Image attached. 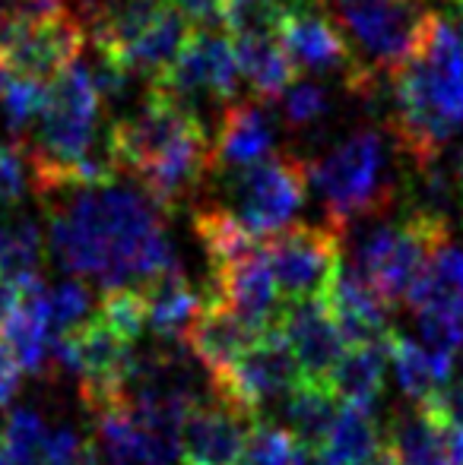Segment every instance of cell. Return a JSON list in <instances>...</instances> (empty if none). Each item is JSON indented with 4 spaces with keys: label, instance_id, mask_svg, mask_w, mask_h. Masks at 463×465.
Listing matches in <instances>:
<instances>
[{
    "label": "cell",
    "instance_id": "1",
    "mask_svg": "<svg viewBox=\"0 0 463 465\" xmlns=\"http://www.w3.org/2000/svg\"><path fill=\"white\" fill-rule=\"evenodd\" d=\"M48 244L55 260L76 279L102 288H143L178 266L162 209L143 190L106 184L45 196Z\"/></svg>",
    "mask_w": 463,
    "mask_h": 465
},
{
    "label": "cell",
    "instance_id": "2",
    "mask_svg": "<svg viewBox=\"0 0 463 465\" xmlns=\"http://www.w3.org/2000/svg\"><path fill=\"white\" fill-rule=\"evenodd\" d=\"M108 146L121 172L127 168L162 213H172L213 174V143L200 111L156 86L134 114L108 130Z\"/></svg>",
    "mask_w": 463,
    "mask_h": 465
},
{
    "label": "cell",
    "instance_id": "3",
    "mask_svg": "<svg viewBox=\"0 0 463 465\" xmlns=\"http://www.w3.org/2000/svg\"><path fill=\"white\" fill-rule=\"evenodd\" d=\"M394 83L397 149L409 168L435 165L445 146L463 127V42L451 23L428 13L413 54L390 74Z\"/></svg>",
    "mask_w": 463,
    "mask_h": 465
},
{
    "label": "cell",
    "instance_id": "4",
    "mask_svg": "<svg viewBox=\"0 0 463 465\" xmlns=\"http://www.w3.org/2000/svg\"><path fill=\"white\" fill-rule=\"evenodd\" d=\"M194 23L168 0H106L93 16L99 64L156 83L191 38Z\"/></svg>",
    "mask_w": 463,
    "mask_h": 465
},
{
    "label": "cell",
    "instance_id": "5",
    "mask_svg": "<svg viewBox=\"0 0 463 465\" xmlns=\"http://www.w3.org/2000/svg\"><path fill=\"white\" fill-rule=\"evenodd\" d=\"M83 23L64 0H0V70L10 80L51 83L80 64Z\"/></svg>",
    "mask_w": 463,
    "mask_h": 465
},
{
    "label": "cell",
    "instance_id": "6",
    "mask_svg": "<svg viewBox=\"0 0 463 465\" xmlns=\"http://www.w3.org/2000/svg\"><path fill=\"white\" fill-rule=\"evenodd\" d=\"M315 193L321 196L327 225L347 234L352 222L384 219L397 196L388 172V143L377 130H356L327 155L308 165Z\"/></svg>",
    "mask_w": 463,
    "mask_h": 465
},
{
    "label": "cell",
    "instance_id": "7",
    "mask_svg": "<svg viewBox=\"0 0 463 465\" xmlns=\"http://www.w3.org/2000/svg\"><path fill=\"white\" fill-rule=\"evenodd\" d=\"M448 219L422 209H407L400 222H377L356 244V266L368 288L394 307L409 298L428 260L448 244Z\"/></svg>",
    "mask_w": 463,
    "mask_h": 465
},
{
    "label": "cell",
    "instance_id": "8",
    "mask_svg": "<svg viewBox=\"0 0 463 465\" xmlns=\"http://www.w3.org/2000/svg\"><path fill=\"white\" fill-rule=\"evenodd\" d=\"M308 162L273 153L267 162L226 174L223 209H229L257 241H267L296 225L308 200Z\"/></svg>",
    "mask_w": 463,
    "mask_h": 465
},
{
    "label": "cell",
    "instance_id": "9",
    "mask_svg": "<svg viewBox=\"0 0 463 465\" xmlns=\"http://www.w3.org/2000/svg\"><path fill=\"white\" fill-rule=\"evenodd\" d=\"M267 266L283 304L327 301L343 272V232L334 225H292L264 241Z\"/></svg>",
    "mask_w": 463,
    "mask_h": 465
},
{
    "label": "cell",
    "instance_id": "10",
    "mask_svg": "<svg viewBox=\"0 0 463 465\" xmlns=\"http://www.w3.org/2000/svg\"><path fill=\"white\" fill-rule=\"evenodd\" d=\"M277 38L292 57L296 70L308 74H340L352 95H371L377 89V74L356 54L337 19L315 10L311 4L292 6L277 25Z\"/></svg>",
    "mask_w": 463,
    "mask_h": 465
},
{
    "label": "cell",
    "instance_id": "11",
    "mask_svg": "<svg viewBox=\"0 0 463 465\" xmlns=\"http://www.w3.org/2000/svg\"><path fill=\"white\" fill-rule=\"evenodd\" d=\"M298 383L302 373L279 330H270L241 361L210 380L213 396L251 421H260V411L277 399H286Z\"/></svg>",
    "mask_w": 463,
    "mask_h": 465
},
{
    "label": "cell",
    "instance_id": "12",
    "mask_svg": "<svg viewBox=\"0 0 463 465\" xmlns=\"http://www.w3.org/2000/svg\"><path fill=\"white\" fill-rule=\"evenodd\" d=\"M426 19L428 10L422 0H362L343 4L340 10V25L352 32L362 48V61L375 74H394L413 54Z\"/></svg>",
    "mask_w": 463,
    "mask_h": 465
},
{
    "label": "cell",
    "instance_id": "13",
    "mask_svg": "<svg viewBox=\"0 0 463 465\" xmlns=\"http://www.w3.org/2000/svg\"><path fill=\"white\" fill-rule=\"evenodd\" d=\"M241 83V67L235 45L226 32H213L206 25H194L191 38L185 42L175 64L149 86L191 102L197 95H210L216 102H235Z\"/></svg>",
    "mask_w": 463,
    "mask_h": 465
},
{
    "label": "cell",
    "instance_id": "14",
    "mask_svg": "<svg viewBox=\"0 0 463 465\" xmlns=\"http://www.w3.org/2000/svg\"><path fill=\"white\" fill-rule=\"evenodd\" d=\"M407 301L428 349L458 355L463 345V247L448 241L428 260Z\"/></svg>",
    "mask_w": 463,
    "mask_h": 465
},
{
    "label": "cell",
    "instance_id": "15",
    "mask_svg": "<svg viewBox=\"0 0 463 465\" xmlns=\"http://www.w3.org/2000/svg\"><path fill=\"white\" fill-rule=\"evenodd\" d=\"M277 330L283 332L302 380L330 386L343 355H347L349 342H347V336H343L340 323L334 320V313H330L327 301L283 304Z\"/></svg>",
    "mask_w": 463,
    "mask_h": 465
},
{
    "label": "cell",
    "instance_id": "16",
    "mask_svg": "<svg viewBox=\"0 0 463 465\" xmlns=\"http://www.w3.org/2000/svg\"><path fill=\"white\" fill-rule=\"evenodd\" d=\"M264 336L267 332H260L257 326L241 320L213 292H204V304H200V313L194 317L191 330H187L185 345L194 361L200 368H206L213 380L229 371L235 361H241Z\"/></svg>",
    "mask_w": 463,
    "mask_h": 465
},
{
    "label": "cell",
    "instance_id": "17",
    "mask_svg": "<svg viewBox=\"0 0 463 465\" xmlns=\"http://www.w3.org/2000/svg\"><path fill=\"white\" fill-rule=\"evenodd\" d=\"M388 450L403 465H463V428L432 405H416L390 418Z\"/></svg>",
    "mask_w": 463,
    "mask_h": 465
},
{
    "label": "cell",
    "instance_id": "18",
    "mask_svg": "<svg viewBox=\"0 0 463 465\" xmlns=\"http://www.w3.org/2000/svg\"><path fill=\"white\" fill-rule=\"evenodd\" d=\"M251 418L219 402L216 396L200 402L187 415L181 430V462L185 465H241Z\"/></svg>",
    "mask_w": 463,
    "mask_h": 465
},
{
    "label": "cell",
    "instance_id": "19",
    "mask_svg": "<svg viewBox=\"0 0 463 465\" xmlns=\"http://www.w3.org/2000/svg\"><path fill=\"white\" fill-rule=\"evenodd\" d=\"M210 292L226 307H232L241 320L257 326L260 332L277 330V320L283 313V301H279L277 282H273V272L267 266L264 247L257 253H251V257L213 270Z\"/></svg>",
    "mask_w": 463,
    "mask_h": 465
},
{
    "label": "cell",
    "instance_id": "20",
    "mask_svg": "<svg viewBox=\"0 0 463 465\" xmlns=\"http://www.w3.org/2000/svg\"><path fill=\"white\" fill-rule=\"evenodd\" d=\"M273 124L257 102L235 98L226 104L213 140V174H235L273 155Z\"/></svg>",
    "mask_w": 463,
    "mask_h": 465
},
{
    "label": "cell",
    "instance_id": "21",
    "mask_svg": "<svg viewBox=\"0 0 463 465\" xmlns=\"http://www.w3.org/2000/svg\"><path fill=\"white\" fill-rule=\"evenodd\" d=\"M96 447L106 465H175L181 460V443L149 430L124 405L96 415Z\"/></svg>",
    "mask_w": 463,
    "mask_h": 465
},
{
    "label": "cell",
    "instance_id": "22",
    "mask_svg": "<svg viewBox=\"0 0 463 465\" xmlns=\"http://www.w3.org/2000/svg\"><path fill=\"white\" fill-rule=\"evenodd\" d=\"M327 307L337 323H340L349 345H375L388 342L394 336V330H390V304H384L356 270L340 272V279H337L334 292L327 298Z\"/></svg>",
    "mask_w": 463,
    "mask_h": 465
},
{
    "label": "cell",
    "instance_id": "23",
    "mask_svg": "<svg viewBox=\"0 0 463 465\" xmlns=\"http://www.w3.org/2000/svg\"><path fill=\"white\" fill-rule=\"evenodd\" d=\"M140 294L146 304V330H153V336L166 345L181 342L187 336L194 317L200 313V304H204V294L194 292L181 263L146 282Z\"/></svg>",
    "mask_w": 463,
    "mask_h": 465
},
{
    "label": "cell",
    "instance_id": "24",
    "mask_svg": "<svg viewBox=\"0 0 463 465\" xmlns=\"http://www.w3.org/2000/svg\"><path fill=\"white\" fill-rule=\"evenodd\" d=\"M388 355H390V364H394L400 390L407 392L416 405H422V409L435 405V399L448 390L451 373H454V361H458V355H451V351L428 349L426 342H413V339L400 336V332L390 336Z\"/></svg>",
    "mask_w": 463,
    "mask_h": 465
},
{
    "label": "cell",
    "instance_id": "25",
    "mask_svg": "<svg viewBox=\"0 0 463 465\" xmlns=\"http://www.w3.org/2000/svg\"><path fill=\"white\" fill-rule=\"evenodd\" d=\"M232 45L238 54L241 76L260 102H277L296 86L298 70L277 35H241L232 38Z\"/></svg>",
    "mask_w": 463,
    "mask_h": 465
},
{
    "label": "cell",
    "instance_id": "26",
    "mask_svg": "<svg viewBox=\"0 0 463 465\" xmlns=\"http://www.w3.org/2000/svg\"><path fill=\"white\" fill-rule=\"evenodd\" d=\"M381 450L384 443H381V430L375 424V415L365 409L343 405L330 434L311 453V465H371V460Z\"/></svg>",
    "mask_w": 463,
    "mask_h": 465
},
{
    "label": "cell",
    "instance_id": "27",
    "mask_svg": "<svg viewBox=\"0 0 463 465\" xmlns=\"http://www.w3.org/2000/svg\"><path fill=\"white\" fill-rule=\"evenodd\" d=\"M42 257L38 222L23 213L0 215V272L19 288V294L42 285Z\"/></svg>",
    "mask_w": 463,
    "mask_h": 465
},
{
    "label": "cell",
    "instance_id": "28",
    "mask_svg": "<svg viewBox=\"0 0 463 465\" xmlns=\"http://www.w3.org/2000/svg\"><path fill=\"white\" fill-rule=\"evenodd\" d=\"M388 345H390V339L388 342H375V345H349L340 368L334 373V380H330L340 405L371 411V405L377 402V396H381V390H384V368H388V361H390Z\"/></svg>",
    "mask_w": 463,
    "mask_h": 465
},
{
    "label": "cell",
    "instance_id": "29",
    "mask_svg": "<svg viewBox=\"0 0 463 465\" xmlns=\"http://www.w3.org/2000/svg\"><path fill=\"white\" fill-rule=\"evenodd\" d=\"M340 399H337L334 386L324 383H302L286 396V430L302 443L308 453H315L330 434L337 415H340Z\"/></svg>",
    "mask_w": 463,
    "mask_h": 465
},
{
    "label": "cell",
    "instance_id": "30",
    "mask_svg": "<svg viewBox=\"0 0 463 465\" xmlns=\"http://www.w3.org/2000/svg\"><path fill=\"white\" fill-rule=\"evenodd\" d=\"M194 232H197L200 244H204L206 257H210L213 270L229 266L235 260H245L264 247L238 219L223 206H206L194 213Z\"/></svg>",
    "mask_w": 463,
    "mask_h": 465
},
{
    "label": "cell",
    "instance_id": "31",
    "mask_svg": "<svg viewBox=\"0 0 463 465\" xmlns=\"http://www.w3.org/2000/svg\"><path fill=\"white\" fill-rule=\"evenodd\" d=\"M10 465H51V428L35 409H13L0 430Z\"/></svg>",
    "mask_w": 463,
    "mask_h": 465
},
{
    "label": "cell",
    "instance_id": "32",
    "mask_svg": "<svg viewBox=\"0 0 463 465\" xmlns=\"http://www.w3.org/2000/svg\"><path fill=\"white\" fill-rule=\"evenodd\" d=\"M241 465H311V453L283 424L260 418V421L251 424Z\"/></svg>",
    "mask_w": 463,
    "mask_h": 465
},
{
    "label": "cell",
    "instance_id": "33",
    "mask_svg": "<svg viewBox=\"0 0 463 465\" xmlns=\"http://www.w3.org/2000/svg\"><path fill=\"white\" fill-rule=\"evenodd\" d=\"M48 104V86L32 80H6L4 98H0V114L4 124L16 140L29 143V136L35 134L38 121L45 114Z\"/></svg>",
    "mask_w": 463,
    "mask_h": 465
},
{
    "label": "cell",
    "instance_id": "34",
    "mask_svg": "<svg viewBox=\"0 0 463 465\" xmlns=\"http://www.w3.org/2000/svg\"><path fill=\"white\" fill-rule=\"evenodd\" d=\"M45 313H48L51 330H55L57 336H67V332L80 330L96 313L93 292H89V285H83L80 279L57 282L55 288H45Z\"/></svg>",
    "mask_w": 463,
    "mask_h": 465
},
{
    "label": "cell",
    "instance_id": "35",
    "mask_svg": "<svg viewBox=\"0 0 463 465\" xmlns=\"http://www.w3.org/2000/svg\"><path fill=\"white\" fill-rule=\"evenodd\" d=\"M283 111L292 127H311L327 114V93L317 83L296 80V86L283 95Z\"/></svg>",
    "mask_w": 463,
    "mask_h": 465
},
{
    "label": "cell",
    "instance_id": "36",
    "mask_svg": "<svg viewBox=\"0 0 463 465\" xmlns=\"http://www.w3.org/2000/svg\"><path fill=\"white\" fill-rule=\"evenodd\" d=\"M29 187V162L16 146H0V215L13 213Z\"/></svg>",
    "mask_w": 463,
    "mask_h": 465
},
{
    "label": "cell",
    "instance_id": "37",
    "mask_svg": "<svg viewBox=\"0 0 463 465\" xmlns=\"http://www.w3.org/2000/svg\"><path fill=\"white\" fill-rule=\"evenodd\" d=\"M181 16H187L194 25L216 23L223 16V0H168Z\"/></svg>",
    "mask_w": 463,
    "mask_h": 465
},
{
    "label": "cell",
    "instance_id": "38",
    "mask_svg": "<svg viewBox=\"0 0 463 465\" xmlns=\"http://www.w3.org/2000/svg\"><path fill=\"white\" fill-rule=\"evenodd\" d=\"M432 409L445 411L451 421H458L460 428H463V377L458 380V383H448V390L441 392L438 399H435Z\"/></svg>",
    "mask_w": 463,
    "mask_h": 465
},
{
    "label": "cell",
    "instance_id": "39",
    "mask_svg": "<svg viewBox=\"0 0 463 465\" xmlns=\"http://www.w3.org/2000/svg\"><path fill=\"white\" fill-rule=\"evenodd\" d=\"M16 307H19V288L0 272V332H4V326L13 320Z\"/></svg>",
    "mask_w": 463,
    "mask_h": 465
},
{
    "label": "cell",
    "instance_id": "40",
    "mask_svg": "<svg viewBox=\"0 0 463 465\" xmlns=\"http://www.w3.org/2000/svg\"><path fill=\"white\" fill-rule=\"evenodd\" d=\"M445 168H448V174H451L454 193H458V196H460V203H463V143H460L458 149H454L451 162H445Z\"/></svg>",
    "mask_w": 463,
    "mask_h": 465
},
{
    "label": "cell",
    "instance_id": "41",
    "mask_svg": "<svg viewBox=\"0 0 463 465\" xmlns=\"http://www.w3.org/2000/svg\"><path fill=\"white\" fill-rule=\"evenodd\" d=\"M371 465H403V462H400V460H397V456H394V453H390V450H388V447H384V450H381V453H377V456H375V460H371Z\"/></svg>",
    "mask_w": 463,
    "mask_h": 465
},
{
    "label": "cell",
    "instance_id": "42",
    "mask_svg": "<svg viewBox=\"0 0 463 465\" xmlns=\"http://www.w3.org/2000/svg\"><path fill=\"white\" fill-rule=\"evenodd\" d=\"M74 465H106V462H102V460H99V453H96V450H93V447H86V453H83V456H80V460H76Z\"/></svg>",
    "mask_w": 463,
    "mask_h": 465
},
{
    "label": "cell",
    "instance_id": "43",
    "mask_svg": "<svg viewBox=\"0 0 463 465\" xmlns=\"http://www.w3.org/2000/svg\"><path fill=\"white\" fill-rule=\"evenodd\" d=\"M454 4V13H458V16H463V0H451Z\"/></svg>",
    "mask_w": 463,
    "mask_h": 465
},
{
    "label": "cell",
    "instance_id": "44",
    "mask_svg": "<svg viewBox=\"0 0 463 465\" xmlns=\"http://www.w3.org/2000/svg\"><path fill=\"white\" fill-rule=\"evenodd\" d=\"M454 29H458V35H460V42H463V16H458V25H454Z\"/></svg>",
    "mask_w": 463,
    "mask_h": 465
},
{
    "label": "cell",
    "instance_id": "45",
    "mask_svg": "<svg viewBox=\"0 0 463 465\" xmlns=\"http://www.w3.org/2000/svg\"><path fill=\"white\" fill-rule=\"evenodd\" d=\"M0 465H10V460H6V453H4V447H0Z\"/></svg>",
    "mask_w": 463,
    "mask_h": 465
},
{
    "label": "cell",
    "instance_id": "46",
    "mask_svg": "<svg viewBox=\"0 0 463 465\" xmlns=\"http://www.w3.org/2000/svg\"><path fill=\"white\" fill-rule=\"evenodd\" d=\"M347 4H362V0H347Z\"/></svg>",
    "mask_w": 463,
    "mask_h": 465
},
{
    "label": "cell",
    "instance_id": "47",
    "mask_svg": "<svg viewBox=\"0 0 463 465\" xmlns=\"http://www.w3.org/2000/svg\"><path fill=\"white\" fill-rule=\"evenodd\" d=\"M460 213H463V209H460Z\"/></svg>",
    "mask_w": 463,
    "mask_h": 465
}]
</instances>
